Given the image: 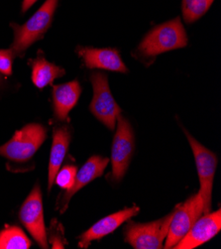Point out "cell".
I'll return each mask as SVG.
<instances>
[{
	"label": "cell",
	"instance_id": "6da1fadb",
	"mask_svg": "<svg viewBox=\"0 0 221 249\" xmlns=\"http://www.w3.org/2000/svg\"><path fill=\"white\" fill-rule=\"evenodd\" d=\"M187 37L180 18L159 25L147 34L137 48L140 57L149 59L186 47Z\"/></svg>",
	"mask_w": 221,
	"mask_h": 249
},
{
	"label": "cell",
	"instance_id": "7a4b0ae2",
	"mask_svg": "<svg viewBox=\"0 0 221 249\" xmlns=\"http://www.w3.org/2000/svg\"><path fill=\"white\" fill-rule=\"evenodd\" d=\"M58 1L59 0H47L25 24L21 26L12 24L14 41L10 49L15 56L25 53L31 45L43 38L51 26Z\"/></svg>",
	"mask_w": 221,
	"mask_h": 249
},
{
	"label": "cell",
	"instance_id": "3957f363",
	"mask_svg": "<svg viewBox=\"0 0 221 249\" xmlns=\"http://www.w3.org/2000/svg\"><path fill=\"white\" fill-rule=\"evenodd\" d=\"M47 137L46 128L37 123H31L17 131L4 145L0 146V156L11 162L29 161Z\"/></svg>",
	"mask_w": 221,
	"mask_h": 249
},
{
	"label": "cell",
	"instance_id": "277c9868",
	"mask_svg": "<svg viewBox=\"0 0 221 249\" xmlns=\"http://www.w3.org/2000/svg\"><path fill=\"white\" fill-rule=\"evenodd\" d=\"M117 130L111 148L112 180L120 182L127 172L134 154L135 141L131 124L121 113L117 116Z\"/></svg>",
	"mask_w": 221,
	"mask_h": 249
},
{
	"label": "cell",
	"instance_id": "5b68a950",
	"mask_svg": "<svg viewBox=\"0 0 221 249\" xmlns=\"http://www.w3.org/2000/svg\"><path fill=\"white\" fill-rule=\"evenodd\" d=\"M174 212L149 223L129 222L125 228V241L135 249H159L167 237Z\"/></svg>",
	"mask_w": 221,
	"mask_h": 249
},
{
	"label": "cell",
	"instance_id": "8992f818",
	"mask_svg": "<svg viewBox=\"0 0 221 249\" xmlns=\"http://www.w3.org/2000/svg\"><path fill=\"white\" fill-rule=\"evenodd\" d=\"M90 82L93 88V98L89 109L108 129L113 130L121 110L109 89L107 76L103 72H93Z\"/></svg>",
	"mask_w": 221,
	"mask_h": 249
},
{
	"label": "cell",
	"instance_id": "52a82bcc",
	"mask_svg": "<svg viewBox=\"0 0 221 249\" xmlns=\"http://www.w3.org/2000/svg\"><path fill=\"white\" fill-rule=\"evenodd\" d=\"M203 213L204 202L200 193L191 196L184 204L177 207L165 239V248H174Z\"/></svg>",
	"mask_w": 221,
	"mask_h": 249
},
{
	"label": "cell",
	"instance_id": "ba28073f",
	"mask_svg": "<svg viewBox=\"0 0 221 249\" xmlns=\"http://www.w3.org/2000/svg\"><path fill=\"white\" fill-rule=\"evenodd\" d=\"M183 130L186 133L191 147L196 169H198L201 182L200 194L204 202V214L208 213L211 209L212 186L217 166V157L206 147L202 145L199 141H196L185 128H183Z\"/></svg>",
	"mask_w": 221,
	"mask_h": 249
},
{
	"label": "cell",
	"instance_id": "9c48e42d",
	"mask_svg": "<svg viewBox=\"0 0 221 249\" xmlns=\"http://www.w3.org/2000/svg\"><path fill=\"white\" fill-rule=\"evenodd\" d=\"M19 219L42 248H48L42 193L36 185L19 211Z\"/></svg>",
	"mask_w": 221,
	"mask_h": 249
},
{
	"label": "cell",
	"instance_id": "30bf717a",
	"mask_svg": "<svg viewBox=\"0 0 221 249\" xmlns=\"http://www.w3.org/2000/svg\"><path fill=\"white\" fill-rule=\"evenodd\" d=\"M221 230L220 209L212 213H204L196 220L188 232L174 247L176 249H193L213 238Z\"/></svg>",
	"mask_w": 221,
	"mask_h": 249
},
{
	"label": "cell",
	"instance_id": "8fae6325",
	"mask_svg": "<svg viewBox=\"0 0 221 249\" xmlns=\"http://www.w3.org/2000/svg\"><path fill=\"white\" fill-rule=\"evenodd\" d=\"M108 162V158H103L101 156H93L89 158L85 162V164L80 169V171L77 172L75 182H73L72 187L69 190L66 191L61 196L57 209L63 213L68 209L71 196L77 194L88 183L92 182L98 177H101L103 174L105 168L107 167Z\"/></svg>",
	"mask_w": 221,
	"mask_h": 249
},
{
	"label": "cell",
	"instance_id": "7c38bea8",
	"mask_svg": "<svg viewBox=\"0 0 221 249\" xmlns=\"http://www.w3.org/2000/svg\"><path fill=\"white\" fill-rule=\"evenodd\" d=\"M139 207H132L117 212L115 213L109 214L104 218L97 221L89 230L85 231L79 237V247L87 248L88 245L93 240H98L106 236L107 234L113 232L116 229H118L122 223L127 221L132 216L136 215L139 213Z\"/></svg>",
	"mask_w": 221,
	"mask_h": 249
},
{
	"label": "cell",
	"instance_id": "4fadbf2b",
	"mask_svg": "<svg viewBox=\"0 0 221 249\" xmlns=\"http://www.w3.org/2000/svg\"><path fill=\"white\" fill-rule=\"evenodd\" d=\"M78 52L88 69H103L123 73L128 72V69L115 49L79 48Z\"/></svg>",
	"mask_w": 221,
	"mask_h": 249
},
{
	"label": "cell",
	"instance_id": "5bb4252c",
	"mask_svg": "<svg viewBox=\"0 0 221 249\" xmlns=\"http://www.w3.org/2000/svg\"><path fill=\"white\" fill-rule=\"evenodd\" d=\"M71 139V130L68 126L55 127L53 131V144L48 170V191L51 192L55 178L66 157Z\"/></svg>",
	"mask_w": 221,
	"mask_h": 249
},
{
	"label": "cell",
	"instance_id": "9a60e30c",
	"mask_svg": "<svg viewBox=\"0 0 221 249\" xmlns=\"http://www.w3.org/2000/svg\"><path fill=\"white\" fill-rule=\"evenodd\" d=\"M81 92L82 88L78 81H72L54 87V112L58 120L65 121L68 118L69 111L76 107Z\"/></svg>",
	"mask_w": 221,
	"mask_h": 249
},
{
	"label": "cell",
	"instance_id": "2e32d148",
	"mask_svg": "<svg viewBox=\"0 0 221 249\" xmlns=\"http://www.w3.org/2000/svg\"><path fill=\"white\" fill-rule=\"evenodd\" d=\"M65 70L46 61L43 56H38L32 61V82L38 89L51 85L56 79L63 77Z\"/></svg>",
	"mask_w": 221,
	"mask_h": 249
},
{
	"label": "cell",
	"instance_id": "e0dca14e",
	"mask_svg": "<svg viewBox=\"0 0 221 249\" xmlns=\"http://www.w3.org/2000/svg\"><path fill=\"white\" fill-rule=\"evenodd\" d=\"M31 241L18 227H7L0 231V249H28Z\"/></svg>",
	"mask_w": 221,
	"mask_h": 249
},
{
	"label": "cell",
	"instance_id": "ac0fdd59",
	"mask_svg": "<svg viewBox=\"0 0 221 249\" xmlns=\"http://www.w3.org/2000/svg\"><path fill=\"white\" fill-rule=\"evenodd\" d=\"M214 0H183L182 9L187 23H192L203 17Z\"/></svg>",
	"mask_w": 221,
	"mask_h": 249
},
{
	"label": "cell",
	"instance_id": "d6986e66",
	"mask_svg": "<svg viewBox=\"0 0 221 249\" xmlns=\"http://www.w3.org/2000/svg\"><path fill=\"white\" fill-rule=\"evenodd\" d=\"M77 172L78 169L76 166H65L57 173V176L55 178L56 184L66 191L69 190L72 187L73 182H75Z\"/></svg>",
	"mask_w": 221,
	"mask_h": 249
},
{
	"label": "cell",
	"instance_id": "ffe728a7",
	"mask_svg": "<svg viewBox=\"0 0 221 249\" xmlns=\"http://www.w3.org/2000/svg\"><path fill=\"white\" fill-rule=\"evenodd\" d=\"M15 57L11 49L0 50V72L4 74L12 73V63Z\"/></svg>",
	"mask_w": 221,
	"mask_h": 249
},
{
	"label": "cell",
	"instance_id": "44dd1931",
	"mask_svg": "<svg viewBox=\"0 0 221 249\" xmlns=\"http://www.w3.org/2000/svg\"><path fill=\"white\" fill-rule=\"evenodd\" d=\"M60 226V223L54 219L52 222V227L50 230V240L53 244V248H64V241L62 239H60V234L61 232H63V229L61 228L60 231H58V228Z\"/></svg>",
	"mask_w": 221,
	"mask_h": 249
},
{
	"label": "cell",
	"instance_id": "7402d4cb",
	"mask_svg": "<svg viewBox=\"0 0 221 249\" xmlns=\"http://www.w3.org/2000/svg\"><path fill=\"white\" fill-rule=\"evenodd\" d=\"M36 1H38V0H23V3H22V11H23V12L27 11L34 3H36Z\"/></svg>",
	"mask_w": 221,
	"mask_h": 249
},
{
	"label": "cell",
	"instance_id": "603a6c76",
	"mask_svg": "<svg viewBox=\"0 0 221 249\" xmlns=\"http://www.w3.org/2000/svg\"><path fill=\"white\" fill-rule=\"evenodd\" d=\"M3 81V79H2V76H1V74H0V84H1V82Z\"/></svg>",
	"mask_w": 221,
	"mask_h": 249
}]
</instances>
